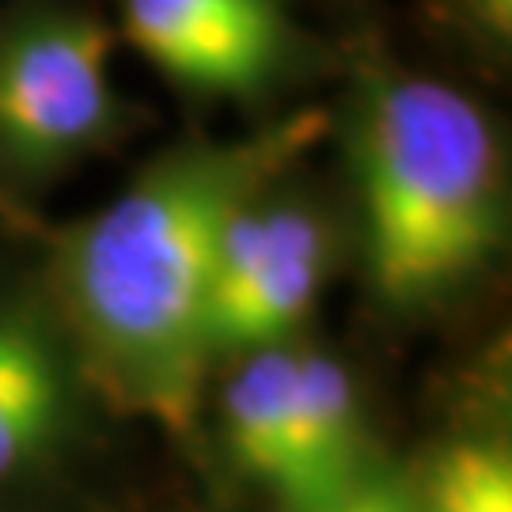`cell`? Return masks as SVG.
<instances>
[{
  "label": "cell",
  "instance_id": "obj_4",
  "mask_svg": "<svg viewBox=\"0 0 512 512\" xmlns=\"http://www.w3.org/2000/svg\"><path fill=\"white\" fill-rule=\"evenodd\" d=\"M110 38L88 16L35 12L0 35V156L46 175L114 133Z\"/></svg>",
  "mask_w": 512,
  "mask_h": 512
},
{
  "label": "cell",
  "instance_id": "obj_6",
  "mask_svg": "<svg viewBox=\"0 0 512 512\" xmlns=\"http://www.w3.org/2000/svg\"><path fill=\"white\" fill-rule=\"evenodd\" d=\"M122 31L160 73L205 95L262 92L289 42L277 0H122Z\"/></svg>",
  "mask_w": 512,
  "mask_h": 512
},
{
  "label": "cell",
  "instance_id": "obj_3",
  "mask_svg": "<svg viewBox=\"0 0 512 512\" xmlns=\"http://www.w3.org/2000/svg\"><path fill=\"white\" fill-rule=\"evenodd\" d=\"M220 429L228 459L285 512L334 497L376 459L346 365L289 342L239 353L220 391Z\"/></svg>",
  "mask_w": 512,
  "mask_h": 512
},
{
  "label": "cell",
  "instance_id": "obj_10",
  "mask_svg": "<svg viewBox=\"0 0 512 512\" xmlns=\"http://www.w3.org/2000/svg\"><path fill=\"white\" fill-rule=\"evenodd\" d=\"M467 16L475 19L478 31L494 38V42H509L512 35V0H463Z\"/></svg>",
  "mask_w": 512,
  "mask_h": 512
},
{
  "label": "cell",
  "instance_id": "obj_8",
  "mask_svg": "<svg viewBox=\"0 0 512 512\" xmlns=\"http://www.w3.org/2000/svg\"><path fill=\"white\" fill-rule=\"evenodd\" d=\"M414 512H512V452L501 437H456L410 471Z\"/></svg>",
  "mask_w": 512,
  "mask_h": 512
},
{
  "label": "cell",
  "instance_id": "obj_1",
  "mask_svg": "<svg viewBox=\"0 0 512 512\" xmlns=\"http://www.w3.org/2000/svg\"><path fill=\"white\" fill-rule=\"evenodd\" d=\"M319 133L315 114L148 164L69 232L57 289L84 365L118 403L183 433L202 395L205 304L224 224Z\"/></svg>",
  "mask_w": 512,
  "mask_h": 512
},
{
  "label": "cell",
  "instance_id": "obj_2",
  "mask_svg": "<svg viewBox=\"0 0 512 512\" xmlns=\"http://www.w3.org/2000/svg\"><path fill=\"white\" fill-rule=\"evenodd\" d=\"M372 285L421 308L475 281L505 247V164L490 118L440 80L395 76L357 118Z\"/></svg>",
  "mask_w": 512,
  "mask_h": 512
},
{
  "label": "cell",
  "instance_id": "obj_9",
  "mask_svg": "<svg viewBox=\"0 0 512 512\" xmlns=\"http://www.w3.org/2000/svg\"><path fill=\"white\" fill-rule=\"evenodd\" d=\"M304 512H414V482L403 467L372 459L346 490Z\"/></svg>",
  "mask_w": 512,
  "mask_h": 512
},
{
  "label": "cell",
  "instance_id": "obj_7",
  "mask_svg": "<svg viewBox=\"0 0 512 512\" xmlns=\"http://www.w3.org/2000/svg\"><path fill=\"white\" fill-rule=\"evenodd\" d=\"M73 361L42 319L0 300V490L38 478L73 437Z\"/></svg>",
  "mask_w": 512,
  "mask_h": 512
},
{
  "label": "cell",
  "instance_id": "obj_5",
  "mask_svg": "<svg viewBox=\"0 0 512 512\" xmlns=\"http://www.w3.org/2000/svg\"><path fill=\"white\" fill-rule=\"evenodd\" d=\"M323 217L262 190L224 224L205 304L209 357L281 346L311 311L327 277Z\"/></svg>",
  "mask_w": 512,
  "mask_h": 512
}]
</instances>
